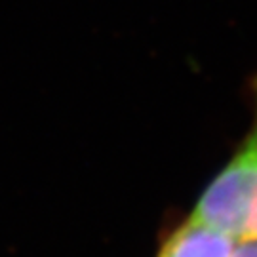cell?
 I'll return each instance as SVG.
<instances>
[{
	"instance_id": "cell-1",
	"label": "cell",
	"mask_w": 257,
	"mask_h": 257,
	"mask_svg": "<svg viewBox=\"0 0 257 257\" xmlns=\"http://www.w3.org/2000/svg\"><path fill=\"white\" fill-rule=\"evenodd\" d=\"M191 219L234 242L257 240V92L246 138L196 200Z\"/></svg>"
},
{
	"instance_id": "cell-2",
	"label": "cell",
	"mask_w": 257,
	"mask_h": 257,
	"mask_svg": "<svg viewBox=\"0 0 257 257\" xmlns=\"http://www.w3.org/2000/svg\"><path fill=\"white\" fill-rule=\"evenodd\" d=\"M234 246L221 230L189 217L162 242L156 257H230Z\"/></svg>"
},
{
	"instance_id": "cell-3",
	"label": "cell",
	"mask_w": 257,
	"mask_h": 257,
	"mask_svg": "<svg viewBox=\"0 0 257 257\" xmlns=\"http://www.w3.org/2000/svg\"><path fill=\"white\" fill-rule=\"evenodd\" d=\"M230 257H257V240L248 242H236L234 251Z\"/></svg>"
}]
</instances>
